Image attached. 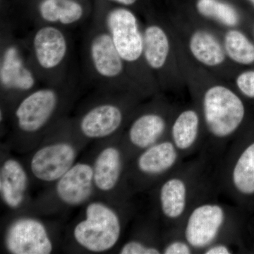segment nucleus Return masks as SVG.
<instances>
[{"mask_svg": "<svg viewBox=\"0 0 254 254\" xmlns=\"http://www.w3.org/2000/svg\"><path fill=\"white\" fill-rule=\"evenodd\" d=\"M173 27L179 64L191 101L203 118L205 147L218 153L231 144L243 131L247 118L245 98L230 82L197 64L187 54L178 33Z\"/></svg>", "mask_w": 254, "mask_h": 254, "instance_id": "obj_1", "label": "nucleus"}, {"mask_svg": "<svg viewBox=\"0 0 254 254\" xmlns=\"http://www.w3.org/2000/svg\"><path fill=\"white\" fill-rule=\"evenodd\" d=\"M77 94L74 78L58 85H41L18 100L10 110L11 141L33 148L55 124L66 118Z\"/></svg>", "mask_w": 254, "mask_h": 254, "instance_id": "obj_2", "label": "nucleus"}, {"mask_svg": "<svg viewBox=\"0 0 254 254\" xmlns=\"http://www.w3.org/2000/svg\"><path fill=\"white\" fill-rule=\"evenodd\" d=\"M93 19L111 36L130 76L145 98L161 93L145 59L143 23L129 8L110 4L98 5Z\"/></svg>", "mask_w": 254, "mask_h": 254, "instance_id": "obj_3", "label": "nucleus"}, {"mask_svg": "<svg viewBox=\"0 0 254 254\" xmlns=\"http://www.w3.org/2000/svg\"><path fill=\"white\" fill-rule=\"evenodd\" d=\"M206 164L205 157L183 163L155 187V207L170 230L178 228L190 209L208 196Z\"/></svg>", "mask_w": 254, "mask_h": 254, "instance_id": "obj_4", "label": "nucleus"}, {"mask_svg": "<svg viewBox=\"0 0 254 254\" xmlns=\"http://www.w3.org/2000/svg\"><path fill=\"white\" fill-rule=\"evenodd\" d=\"M144 100L134 93L97 90L78 115L71 118L73 126L87 143L109 139L123 133L135 110Z\"/></svg>", "mask_w": 254, "mask_h": 254, "instance_id": "obj_5", "label": "nucleus"}, {"mask_svg": "<svg viewBox=\"0 0 254 254\" xmlns=\"http://www.w3.org/2000/svg\"><path fill=\"white\" fill-rule=\"evenodd\" d=\"M83 56L97 90L134 93L148 100L130 76L109 33L93 19L83 39Z\"/></svg>", "mask_w": 254, "mask_h": 254, "instance_id": "obj_6", "label": "nucleus"}, {"mask_svg": "<svg viewBox=\"0 0 254 254\" xmlns=\"http://www.w3.org/2000/svg\"><path fill=\"white\" fill-rule=\"evenodd\" d=\"M72 119H62L32 150L27 168L32 178L39 183L53 185L77 162L83 144Z\"/></svg>", "mask_w": 254, "mask_h": 254, "instance_id": "obj_7", "label": "nucleus"}, {"mask_svg": "<svg viewBox=\"0 0 254 254\" xmlns=\"http://www.w3.org/2000/svg\"><path fill=\"white\" fill-rule=\"evenodd\" d=\"M33 69L23 38L15 34L14 23L1 18L0 26L1 106L10 113L16 103L41 86Z\"/></svg>", "mask_w": 254, "mask_h": 254, "instance_id": "obj_8", "label": "nucleus"}, {"mask_svg": "<svg viewBox=\"0 0 254 254\" xmlns=\"http://www.w3.org/2000/svg\"><path fill=\"white\" fill-rule=\"evenodd\" d=\"M28 58L43 85H58L69 78L71 41L67 30L48 26H33L23 38Z\"/></svg>", "mask_w": 254, "mask_h": 254, "instance_id": "obj_9", "label": "nucleus"}, {"mask_svg": "<svg viewBox=\"0 0 254 254\" xmlns=\"http://www.w3.org/2000/svg\"><path fill=\"white\" fill-rule=\"evenodd\" d=\"M145 62L162 93H180L186 88L177 58L170 19L145 16L143 23Z\"/></svg>", "mask_w": 254, "mask_h": 254, "instance_id": "obj_10", "label": "nucleus"}, {"mask_svg": "<svg viewBox=\"0 0 254 254\" xmlns=\"http://www.w3.org/2000/svg\"><path fill=\"white\" fill-rule=\"evenodd\" d=\"M125 217L118 205L106 200L92 198L83 205L81 217L71 231L73 243L83 252L104 254L120 242Z\"/></svg>", "mask_w": 254, "mask_h": 254, "instance_id": "obj_11", "label": "nucleus"}, {"mask_svg": "<svg viewBox=\"0 0 254 254\" xmlns=\"http://www.w3.org/2000/svg\"><path fill=\"white\" fill-rule=\"evenodd\" d=\"M170 21L192 60L218 77L231 83L240 69L227 58L222 41V30L202 20Z\"/></svg>", "mask_w": 254, "mask_h": 254, "instance_id": "obj_12", "label": "nucleus"}, {"mask_svg": "<svg viewBox=\"0 0 254 254\" xmlns=\"http://www.w3.org/2000/svg\"><path fill=\"white\" fill-rule=\"evenodd\" d=\"M235 213L228 205L208 196L190 209L178 230L195 251L202 252L220 242L232 243L236 232Z\"/></svg>", "mask_w": 254, "mask_h": 254, "instance_id": "obj_13", "label": "nucleus"}, {"mask_svg": "<svg viewBox=\"0 0 254 254\" xmlns=\"http://www.w3.org/2000/svg\"><path fill=\"white\" fill-rule=\"evenodd\" d=\"M144 101L138 105L122 133V141L131 158L168 138L170 125L179 108L162 92Z\"/></svg>", "mask_w": 254, "mask_h": 254, "instance_id": "obj_14", "label": "nucleus"}, {"mask_svg": "<svg viewBox=\"0 0 254 254\" xmlns=\"http://www.w3.org/2000/svg\"><path fill=\"white\" fill-rule=\"evenodd\" d=\"M184 158L169 137L145 148L129 160L128 190L139 191L156 186L181 166Z\"/></svg>", "mask_w": 254, "mask_h": 254, "instance_id": "obj_15", "label": "nucleus"}, {"mask_svg": "<svg viewBox=\"0 0 254 254\" xmlns=\"http://www.w3.org/2000/svg\"><path fill=\"white\" fill-rule=\"evenodd\" d=\"M220 171V185L230 198L246 204L254 198V136L234 140Z\"/></svg>", "mask_w": 254, "mask_h": 254, "instance_id": "obj_16", "label": "nucleus"}, {"mask_svg": "<svg viewBox=\"0 0 254 254\" xmlns=\"http://www.w3.org/2000/svg\"><path fill=\"white\" fill-rule=\"evenodd\" d=\"M122 133L105 140L91 161L98 194L108 196L128 190L127 170L131 158L122 141Z\"/></svg>", "mask_w": 254, "mask_h": 254, "instance_id": "obj_17", "label": "nucleus"}, {"mask_svg": "<svg viewBox=\"0 0 254 254\" xmlns=\"http://www.w3.org/2000/svg\"><path fill=\"white\" fill-rule=\"evenodd\" d=\"M2 242L10 254H50L56 247L48 224L28 214L18 215L6 224Z\"/></svg>", "mask_w": 254, "mask_h": 254, "instance_id": "obj_18", "label": "nucleus"}, {"mask_svg": "<svg viewBox=\"0 0 254 254\" xmlns=\"http://www.w3.org/2000/svg\"><path fill=\"white\" fill-rule=\"evenodd\" d=\"M52 185V198L59 206H83L96 194L91 161L76 162Z\"/></svg>", "mask_w": 254, "mask_h": 254, "instance_id": "obj_19", "label": "nucleus"}, {"mask_svg": "<svg viewBox=\"0 0 254 254\" xmlns=\"http://www.w3.org/2000/svg\"><path fill=\"white\" fill-rule=\"evenodd\" d=\"M89 13L83 0H36L30 17L33 26L48 25L69 31L84 23Z\"/></svg>", "mask_w": 254, "mask_h": 254, "instance_id": "obj_20", "label": "nucleus"}, {"mask_svg": "<svg viewBox=\"0 0 254 254\" xmlns=\"http://www.w3.org/2000/svg\"><path fill=\"white\" fill-rule=\"evenodd\" d=\"M168 137L184 158L195 153L205 144L203 118L193 102L185 106H179L170 125Z\"/></svg>", "mask_w": 254, "mask_h": 254, "instance_id": "obj_21", "label": "nucleus"}, {"mask_svg": "<svg viewBox=\"0 0 254 254\" xmlns=\"http://www.w3.org/2000/svg\"><path fill=\"white\" fill-rule=\"evenodd\" d=\"M31 179L27 167L18 159L11 155L1 159L0 198L6 208L18 211L26 206Z\"/></svg>", "mask_w": 254, "mask_h": 254, "instance_id": "obj_22", "label": "nucleus"}, {"mask_svg": "<svg viewBox=\"0 0 254 254\" xmlns=\"http://www.w3.org/2000/svg\"><path fill=\"white\" fill-rule=\"evenodd\" d=\"M195 9L198 18L220 30L239 28L242 24L236 8L221 0H197Z\"/></svg>", "mask_w": 254, "mask_h": 254, "instance_id": "obj_23", "label": "nucleus"}, {"mask_svg": "<svg viewBox=\"0 0 254 254\" xmlns=\"http://www.w3.org/2000/svg\"><path fill=\"white\" fill-rule=\"evenodd\" d=\"M224 49L227 58L238 67L254 64V43L240 28L222 30Z\"/></svg>", "mask_w": 254, "mask_h": 254, "instance_id": "obj_24", "label": "nucleus"}, {"mask_svg": "<svg viewBox=\"0 0 254 254\" xmlns=\"http://www.w3.org/2000/svg\"><path fill=\"white\" fill-rule=\"evenodd\" d=\"M163 240L135 237L127 240L119 249L120 254H161Z\"/></svg>", "mask_w": 254, "mask_h": 254, "instance_id": "obj_25", "label": "nucleus"}, {"mask_svg": "<svg viewBox=\"0 0 254 254\" xmlns=\"http://www.w3.org/2000/svg\"><path fill=\"white\" fill-rule=\"evenodd\" d=\"M195 251L184 238L178 230H169L165 235L162 246V254H192Z\"/></svg>", "mask_w": 254, "mask_h": 254, "instance_id": "obj_26", "label": "nucleus"}, {"mask_svg": "<svg viewBox=\"0 0 254 254\" xmlns=\"http://www.w3.org/2000/svg\"><path fill=\"white\" fill-rule=\"evenodd\" d=\"M231 83L245 99L254 100V68L239 70Z\"/></svg>", "mask_w": 254, "mask_h": 254, "instance_id": "obj_27", "label": "nucleus"}, {"mask_svg": "<svg viewBox=\"0 0 254 254\" xmlns=\"http://www.w3.org/2000/svg\"><path fill=\"white\" fill-rule=\"evenodd\" d=\"M235 253L232 243L226 242H220L210 245L205 249L203 254H232Z\"/></svg>", "mask_w": 254, "mask_h": 254, "instance_id": "obj_28", "label": "nucleus"}, {"mask_svg": "<svg viewBox=\"0 0 254 254\" xmlns=\"http://www.w3.org/2000/svg\"><path fill=\"white\" fill-rule=\"evenodd\" d=\"M104 1H106V2L110 3V4L125 6V7L131 9V6H134L135 5L138 4L140 0H104Z\"/></svg>", "mask_w": 254, "mask_h": 254, "instance_id": "obj_29", "label": "nucleus"}, {"mask_svg": "<svg viewBox=\"0 0 254 254\" xmlns=\"http://www.w3.org/2000/svg\"><path fill=\"white\" fill-rule=\"evenodd\" d=\"M250 1H251V2H252V4H253L254 6V0H250Z\"/></svg>", "mask_w": 254, "mask_h": 254, "instance_id": "obj_30", "label": "nucleus"}, {"mask_svg": "<svg viewBox=\"0 0 254 254\" xmlns=\"http://www.w3.org/2000/svg\"></svg>", "mask_w": 254, "mask_h": 254, "instance_id": "obj_31", "label": "nucleus"}]
</instances>
